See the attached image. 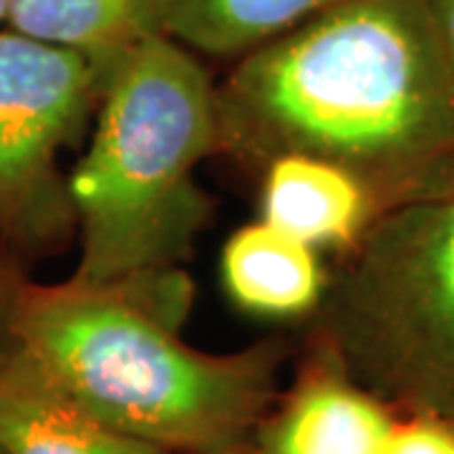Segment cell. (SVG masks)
I'll list each match as a JSON object with an SVG mask.
<instances>
[{"label": "cell", "mask_w": 454, "mask_h": 454, "mask_svg": "<svg viewBox=\"0 0 454 454\" xmlns=\"http://www.w3.org/2000/svg\"><path fill=\"white\" fill-rule=\"evenodd\" d=\"M381 454H454V424L427 414H399Z\"/></svg>", "instance_id": "12"}, {"label": "cell", "mask_w": 454, "mask_h": 454, "mask_svg": "<svg viewBox=\"0 0 454 454\" xmlns=\"http://www.w3.org/2000/svg\"><path fill=\"white\" fill-rule=\"evenodd\" d=\"M340 0H157L164 35L207 56H247Z\"/></svg>", "instance_id": "11"}, {"label": "cell", "mask_w": 454, "mask_h": 454, "mask_svg": "<svg viewBox=\"0 0 454 454\" xmlns=\"http://www.w3.org/2000/svg\"><path fill=\"white\" fill-rule=\"evenodd\" d=\"M260 172V220L316 250L348 253L384 212L372 190L340 164L286 154Z\"/></svg>", "instance_id": "7"}, {"label": "cell", "mask_w": 454, "mask_h": 454, "mask_svg": "<svg viewBox=\"0 0 454 454\" xmlns=\"http://www.w3.org/2000/svg\"><path fill=\"white\" fill-rule=\"evenodd\" d=\"M399 411L310 346L303 372L258 424L245 454H381Z\"/></svg>", "instance_id": "6"}, {"label": "cell", "mask_w": 454, "mask_h": 454, "mask_svg": "<svg viewBox=\"0 0 454 454\" xmlns=\"http://www.w3.org/2000/svg\"><path fill=\"white\" fill-rule=\"evenodd\" d=\"M432 16L437 20L439 35L444 41V49L450 56V64L454 68V0H427Z\"/></svg>", "instance_id": "14"}, {"label": "cell", "mask_w": 454, "mask_h": 454, "mask_svg": "<svg viewBox=\"0 0 454 454\" xmlns=\"http://www.w3.org/2000/svg\"><path fill=\"white\" fill-rule=\"evenodd\" d=\"M8 5H11V0H0V23H5V16H8Z\"/></svg>", "instance_id": "15"}, {"label": "cell", "mask_w": 454, "mask_h": 454, "mask_svg": "<svg viewBox=\"0 0 454 454\" xmlns=\"http://www.w3.org/2000/svg\"><path fill=\"white\" fill-rule=\"evenodd\" d=\"M5 28L74 51L104 76L127 51L162 33L157 0H11Z\"/></svg>", "instance_id": "10"}, {"label": "cell", "mask_w": 454, "mask_h": 454, "mask_svg": "<svg viewBox=\"0 0 454 454\" xmlns=\"http://www.w3.org/2000/svg\"><path fill=\"white\" fill-rule=\"evenodd\" d=\"M26 280L28 278L23 276L16 255H11L0 245V351L11 340V318H13L18 295H20V288L26 286Z\"/></svg>", "instance_id": "13"}, {"label": "cell", "mask_w": 454, "mask_h": 454, "mask_svg": "<svg viewBox=\"0 0 454 454\" xmlns=\"http://www.w3.org/2000/svg\"><path fill=\"white\" fill-rule=\"evenodd\" d=\"M0 454H3V450H0Z\"/></svg>", "instance_id": "17"}, {"label": "cell", "mask_w": 454, "mask_h": 454, "mask_svg": "<svg viewBox=\"0 0 454 454\" xmlns=\"http://www.w3.org/2000/svg\"><path fill=\"white\" fill-rule=\"evenodd\" d=\"M3 454H175L98 422L11 343L0 351Z\"/></svg>", "instance_id": "8"}, {"label": "cell", "mask_w": 454, "mask_h": 454, "mask_svg": "<svg viewBox=\"0 0 454 454\" xmlns=\"http://www.w3.org/2000/svg\"><path fill=\"white\" fill-rule=\"evenodd\" d=\"M318 250L268 225L238 227L220 255V278L230 301L262 318H310L328 288Z\"/></svg>", "instance_id": "9"}, {"label": "cell", "mask_w": 454, "mask_h": 454, "mask_svg": "<svg viewBox=\"0 0 454 454\" xmlns=\"http://www.w3.org/2000/svg\"><path fill=\"white\" fill-rule=\"evenodd\" d=\"M310 321L313 348L364 389L454 424V172L373 220Z\"/></svg>", "instance_id": "4"}, {"label": "cell", "mask_w": 454, "mask_h": 454, "mask_svg": "<svg viewBox=\"0 0 454 454\" xmlns=\"http://www.w3.org/2000/svg\"><path fill=\"white\" fill-rule=\"evenodd\" d=\"M217 152L303 154L384 210L454 172V68L427 0H340L250 51L217 86Z\"/></svg>", "instance_id": "1"}, {"label": "cell", "mask_w": 454, "mask_h": 454, "mask_svg": "<svg viewBox=\"0 0 454 454\" xmlns=\"http://www.w3.org/2000/svg\"><path fill=\"white\" fill-rule=\"evenodd\" d=\"M104 74L79 53L0 31V245L59 250L76 232L61 157L97 114Z\"/></svg>", "instance_id": "5"}, {"label": "cell", "mask_w": 454, "mask_h": 454, "mask_svg": "<svg viewBox=\"0 0 454 454\" xmlns=\"http://www.w3.org/2000/svg\"><path fill=\"white\" fill-rule=\"evenodd\" d=\"M192 301L184 270L91 286L20 288L11 346L98 422L175 454L243 450L280 396L286 339L212 354L179 336Z\"/></svg>", "instance_id": "2"}, {"label": "cell", "mask_w": 454, "mask_h": 454, "mask_svg": "<svg viewBox=\"0 0 454 454\" xmlns=\"http://www.w3.org/2000/svg\"><path fill=\"white\" fill-rule=\"evenodd\" d=\"M217 154V86L169 35L104 76L97 127L68 197L82 240L74 280L116 286L182 270L210 220L197 167Z\"/></svg>", "instance_id": "3"}, {"label": "cell", "mask_w": 454, "mask_h": 454, "mask_svg": "<svg viewBox=\"0 0 454 454\" xmlns=\"http://www.w3.org/2000/svg\"><path fill=\"white\" fill-rule=\"evenodd\" d=\"M230 454H245V447L243 450H238V452H230Z\"/></svg>", "instance_id": "16"}]
</instances>
